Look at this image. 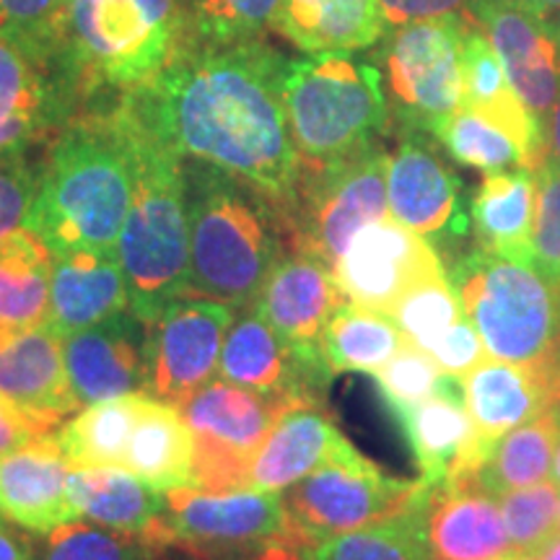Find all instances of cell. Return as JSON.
<instances>
[{"label": "cell", "instance_id": "cell-1", "mask_svg": "<svg viewBox=\"0 0 560 560\" xmlns=\"http://www.w3.org/2000/svg\"><path fill=\"white\" fill-rule=\"evenodd\" d=\"M285 55L265 39L182 47L149 89L128 94L182 159L221 166L289 213L301 177L283 96Z\"/></svg>", "mask_w": 560, "mask_h": 560}, {"label": "cell", "instance_id": "cell-2", "mask_svg": "<svg viewBox=\"0 0 560 560\" xmlns=\"http://www.w3.org/2000/svg\"><path fill=\"white\" fill-rule=\"evenodd\" d=\"M132 190V153L115 102L86 107L45 143L37 195L24 229L50 255H117Z\"/></svg>", "mask_w": 560, "mask_h": 560}, {"label": "cell", "instance_id": "cell-3", "mask_svg": "<svg viewBox=\"0 0 560 560\" xmlns=\"http://www.w3.org/2000/svg\"><path fill=\"white\" fill-rule=\"evenodd\" d=\"M187 0H68L50 73L79 112L149 89L185 47Z\"/></svg>", "mask_w": 560, "mask_h": 560}, {"label": "cell", "instance_id": "cell-4", "mask_svg": "<svg viewBox=\"0 0 560 560\" xmlns=\"http://www.w3.org/2000/svg\"><path fill=\"white\" fill-rule=\"evenodd\" d=\"M132 153L136 190L117 257L125 270L130 310L156 319L174 299L190 293V215L185 159L130 96L115 100Z\"/></svg>", "mask_w": 560, "mask_h": 560}, {"label": "cell", "instance_id": "cell-5", "mask_svg": "<svg viewBox=\"0 0 560 560\" xmlns=\"http://www.w3.org/2000/svg\"><path fill=\"white\" fill-rule=\"evenodd\" d=\"M190 293L244 310L289 249V219L260 187L221 166L185 159Z\"/></svg>", "mask_w": 560, "mask_h": 560}, {"label": "cell", "instance_id": "cell-6", "mask_svg": "<svg viewBox=\"0 0 560 560\" xmlns=\"http://www.w3.org/2000/svg\"><path fill=\"white\" fill-rule=\"evenodd\" d=\"M283 96L301 164H327L366 151L392 122L380 66L355 52L285 58Z\"/></svg>", "mask_w": 560, "mask_h": 560}, {"label": "cell", "instance_id": "cell-7", "mask_svg": "<svg viewBox=\"0 0 560 560\" xmlns=\"http://www.w3.org/2000/svg\"><path fill=\"white\" fill-rule=\"evenodd\" d=\"M450 278L488 359L532 366L558 353L560 285L535 265L475 247Z\"/></svg>", "mask_w": 560, "mask_h": 560}, {"label": "cell", "instance_id": "cell-8", "mask_svg": "<svg viewBox=\"0 0 560 560\" xmlns=\"http://www.w3.org/2000/svg\"><path fill=\"white\" fill-rule=\"evenodd\" d=\"M389 153L380 143L327 164H301L296 195L285 213L289 249L335 268L355 234L389 215Z\"/></svg>", "mask_w": 560, "mask_h": 560}, {"label": "cell", "instance_id": "cell-9", "mask_svg": "<svg viewBox=\"0 0 560 560\" xmlns=\"http://www.w3.org/2000/svg\"><path fill=\"white\" fill-rule=\"evenodd\" d=\"M467 16L420 19L392 26L376 45L392 120L400 130L431 132L462 109V39Z\"/></svg>", "mask_w": 560, "mask_h": 560}, {"label": "cell", "instance_id": "cell-10", "mask_svg": "<svg viewBox=\"0 0 560 560\" xmlns=\"http://www.w3.org/2000/svg\"><path fill=\"white\" fill-rule=\"evenodd\" d=\"M280 493L293 527L310 542H319L423 509L433 488L425 480L392 478L361 454L330 462Z\"/></svg>", "mask_w": 560, "mask_h": 560}, {"label": "cell", "instance_id": "cell-11", "mask_svg": "<svg viewBox=\"0 0 560 560\" xmlns=\"http://www.w3.org/2000/svg\"><path fill=\"white\" fill-rule=\"evenodd\" d=\"M301 405L285 397L210 382L182 405L179 412L192 429V486L202 493L249 490V465L272 425Z\"/></svg>", "mask_w": 560, "mask_h": 560}, {"label": "cell", "instance_id": "cell-12", "mask_svg": "<svg viewBox=\"0 0 560 560\" xmlns=\"http://www.w3.org/2000/svg\"><path fill=\"white\" fill-rule=\"evenodd\" d=\"M236 310L221 301L174 299L149 325V384L145 395L182 408L219 374L221 348Z\"/></svg>", "mask_w": 560, "mask_h": 560}, {"label": "cell", "instance_id": "cell-13", "mask_svg": "<svg viewBox=\"0 0 560 560\" xmlns=\"http://www.w3.org/2000/svg\"><path fill=\"white\" fill-rule=\"evenodd\" d=\"M289 529L291 520L283 493L276 490L202 493L195 488H177L166 493L159 542L164 550L182 548L206 560Z\"/></svg>", "mask_w": 560, "mask_h": 560}, {"label": "cell", "instance_id": "cell-14", "mask_svg": "<svg viewBox=\"0 0 560 560\" xmlns=\"http://www.w3.org/2000/svg\"><path fill=\"white\" fill-rule=\"evenodd\" d=\"M465 16L486 32L511 86L548 128L560 96V16L527 0H470Z\"/></svg>", "mask_w": 560, "mask_h": 560}, {"label": "cell", "instance_id": "cell-15", "mask_svg": "<svg viewBox=\"0 0 560 560\" xmlns=\"http://www.w3.org/2000/svg\"><path fill=\"white\" fill-rule=\"evenodd\" d=\"M219 376L236 387L285 397L296 405H322L335 374L319 348L291 346L255 306H244L223 340Z\"/></svg>", "mask_w": 560, "mask_h": 560}, {"label": "cell", "instance_id": "cell-16", "mask_svg": "<svg viewBox=\"0 0 560 560\" xmlns=\"http://www.w3.org/2000/svg\"><path fill=\"white\" fill-rule=\"evenodd\" d=\"M441 272L446 270L433 244L392 215L363 226L332 268L350 304L387 314L412 285Z\"/></svg>", "mask_w": 560, "mask_h": 560}, {"label": "cell", "instance_id": "cell-17", "mask_svg": "<svg viewBox=\"0 0 560 560\" xmlns=\"http://www.w3.org/2000/svg\"><path fill=\"white\" fill-rule=\"evenodd\" d=\"M389 215L425 236L465 234L470 215L462 208V182L423 130H400L387 164Z\"/></svg>", "mask_w": 560, "mask_h": 560}, {"label": "cell", "instance_id": "cell-18", "mask_svg": "<svg viewBox=\"0 0 560 560\" xmlns=\"http://www.w3.org/2000/svg\"><path fill=\"white\" fill-rule=\"evenodd\" d=\"M392 416L402 425L412 457L420 467V480L429 482L431 488L478 482L490 446L482 444L467 412L465 382L444 374L436 395L416 408Z\"/></svg>", "mask_w": 560, "mask_h": 560}, {"label": "cell", "instance_id": "cell-19", "mask_svg": "<svg viewBox=\"0 0 560 560\" xmlns=\"http://www.w3.org/2000/svg\"><path fill=\"white\" fill-rule=\"evenodd\" d=\"M73 395L83 405L145 392L149 384V325L128 310L89 330L62 338Z\"/></svg>", "mask_w": 560, "mask_h": 560}, {"label": "cell", "instance_id": "cell-20", "mask_svg": "<svg viewBox=\"0 0 560 560\" xmlns=\"http://www.w3.org/2000/svg\"><path fill=\"white\" fill-rule=\"evenodd\" d=\"M0 392L47 433L79 412L81 402L70 387L62 338L50 325L0 330Z\"/></svg>", "mask_w": 560, "mask_h": 560}, {"label": "cell", "instance_id": "cell-21", "mask_svg": "<svg viewBox=\"0 0 560 560\" xmlns=\"http://www.w3.org/2000/svg\"><path fill=\"white\" fill-rule=\"evenodd\" d=\"M465 405L480 441L493 450L503 433L560 405V350L540 363L486 359L465 380Z\"/></svg>", "mask_w": 560, "mask_h": 560}, {"label": "cell", "instance_id": "cell-22", "mask_svg": "<svg viewBox=\"0 0 560 560\" xmlns=\"http://www.w3.org/2000/svg\"><path fill=\"white\" fill-rule=\"evenodd\" d=\"M68 475L58 431L0 457V520L37 537L79 520L68 499Z\"/></svg>", "mask_w": 560, "mask_h": 560}, {"label": "cell", "instance_id": "cell-23", "mask_svg": "<svg viewBox=\"0 0 560 560\" xmlns=\"http://www.w3.org/2000/svg\"><path fill=\"white\" fill-rule=\"evenodd\" d=\"M346 296L332 268L304 252L285 249L265 280L255 310L280 338L296 348H319V335Z\"/></svg>", "mask_w": 560, "mask_h": 560}, {"label": "cell", "instance_id": "cell-24", "mask_svg": "<svg viewBox=\"0 0 560 560\" xmlns=\"http://www.w3.org/2000/svg\"><path fill=\"white\" fill-rule=\"evenodd\" d=\"M361 457L322 405H301L272 425L249 465V490H280L330 462Z\"/></svg>", "mask_w": 560, "mask_h": 560}, {"label": "cell", "instance_id": "cell-25", "mask_svg": "<svg viewBox=\"0 0 560 560\" xmlns=\"http://www.w3.org/2000/svg\"><path fill=\"white\" fill-rule=\"evenodd\" d=\"M128 310L130 293L120 257L104 252L52 255L47 325L60 338L102 325Z\"/></svg>", "mask_w": 560, "mask_h": 560}, {"label": "cell", "instance_id": "cell-26", "mask_svg": "<svg viewBox=\"0 0 560 560\" xmlns=\"http://www.w3.org/2000/svg\"><path fill=\"white\" fill-rule=\"evenodd\" d=\"M431 560H493L514 556L499 499L470 486L433 488L425 506Z\"/></svg>", "mask_w": 560, "mask_h": 560}, {"label": "cell", "instance_id": "cell-27", "mask_svg": "<svg viewBox=\"0 0 560 560\" xmlns=\"http://www.w3.org/2000/svg\"><path fill=\"white\" fill-rule=\"evenodd\" d=\"M68 499L79 520L125 535H140L161 548L159 535L166 516V493L138 475L117 467L70 470Z\"/></svg>", "mask_w": 560, "mask_h": 560}, {"label": "cell", "instance_id": "cell-28", "mask_svg": "<svg viewBox=\"0 0 560 560\" xmlns=\"http://www.w3.org/2000/svg\"><path fill=\"white\" fill-rule=\"evenodd\" d=\"M276 32L299 52H363L387 21L380 0H280Z\"/></svg>", "mask_w": 560, "mask_h": 560}, {"label": "cell", "instance_id": "cell-29", "mask_svg": "<svg viewBox=\"0 0 560 560\" xmlns=\"http://www.w3.org/2000/svg\"><path fill=\"white\" fill-rule=\"evenodd\" d=\"M537 206V174L532 170H506L482 174L470 202V223L478 247L535 265L532 226Z\"/></svg>", "mask_w": 560, "mask_h": 560}, {"label": "cell", "instance_id": "cell-30", "mask_svg": "<svg viewBox=\"0 0 560 560\" xmlns=\"http://www.w3.org/2000/svg\"><path fill=\"white\" fill-rule=\"evenodd\" d=\"M192 429L179 408L151 397L132 431L122 470L170 493L192 486Z\"/></svg>", "mask_w": 560, "mask_h": 560}, {"label": "cell", "instance_id": "cell-31", "mask_svg": "<svg viewBox=\"0 0 560 560\" xmlns=\"http://www.w3.org/2000/svg\"><path fill=\"white\" fill-rule=\"evenodd\" d=\"M149 400L151 395L145 392L112 397V400L86 405V410L75 412L68 423H62L58 441L70 470H94V467L122 470L132 431Z\"/></svg>", "mask_w": 560, "mask_h": 560}, {"label": "cell", "instance_id": "cell-32", "mask_svg": "<svg viewBox=\"0 0 560 560\" xmlns=\"http://www.w3.org/2000/svg\"><path fill=\"white\" fill-rule=\"evenodd\" d=\"M52 255L32 231L0 242V330L19 332L47 325Z\"/></svg>", "mask_w": 560, "mask_h": 560}, {"label": "cell", "instance_id": "cell-33", "mask_svg": "<svg viewBox=\"0 0 560 560\" xmlns=\"http://www.w3.org/2000/svg\"><path fill=\"white\" fill-rule=\"evenodd\" d=\"M405 342L408 340L387 312L346 301L322 330L319 353L332 374H342V371L374 374Z\"/></svg>", "mask_w": 560, "mask_h": 560}, {"label": "cell", "instance_id": "cell-34", "mask_svg": "<svg viewBox=\"0 0 560 560\" xmlns=\"http://www.w3.org/2000/svg\"><path fill=\"white\" fill-rule=\"evenodd\" d=\"M560 439V408L516 425L495 441L486 465L478 472V486L499 499L514 488H527L550 478L552 457Z\"/></svg>", "mask_w": 560, "mask_h": 560}, {"label": "cell", "instance_id": "cell-35", "mask_svg": "<svg viewBox=\"0 0 560 560\" xmlns=\"http://www.w3.org/2000/svg\"><path fill=\"white\" fill-rule=\"evenodd\" d=\"M75 112L79 107L52 73L0 37V122L13 117H45L62 128Z\"/></svg>", "mask_w": 560, "mask_h": 560}, {"label": "cell", "instance_id": "cell-36", "mask_svg": "<svg viewBox=\"0 0 560 560\" xmlns=\"http://www.w3.org/2000/svg\"><path fill=\"white\" fill-rule=\"evenodd\" d=\"M425 506L397 520L314 542L310 560H431L425 542Z\"/></svg>", "mask_w": 560, "mask_h": 560}, {"label": "cell", "instance_id": "cell-37", "mask_svg": "<svg viewBox=\"0 0 560 560\" xmlns=\"http://www.w3.org/2000/svg\"><path fill=\"white\" fill-rule=\"evenodd\" d=\"M280 0H187L185 47H231L276 32Z\"/></svg>", "mask_w": 560, "mask_h": 560}, {"label": "cell", "instance_id": "cell-38", "mask_svg": "<svg viewBox=\"0 0 560 560\" xmlns=\"http://www.w3.org/2000/svg\"><path fill=\"white\" fill-rule=\"evenodd\" d=\"M431 138H436L457 164L470 166V170L482 174L520 170V166L527 170L522 145L499 125L465 107L446 117L431 132Z\"/></svg>", "mask_w": 560, "mask_h": 560}, {"label": "cell", "instance_id": "cell-39", "mask_svg": "<svg viewBox=\"0 0 560 560\" xmlns=\"http://www.w3.org/2000/svg\"><path fill=\"white\" fill-rule=\"evenodd\" d=\"M389 317L400 327L405 340L429 353L465 317V312H462V301L454 291L452 278L441 272V276L420 280L408 293H402L400 301L389 310Z\"/></svg>", "mask_w": 560, "mask_h": 560}, {"label": "cell", "instance_id": "cell-40", "mask_svg": "<svg viewBox=\"0 0 560 560\" xmlns=\"http://www.w3.org/2000/svg\"><path fill=\"white\" fill-rule=\"evenodd\" d=\"M159 552L161 548L140 535L73 520L45 535L37 560H156Z\"/></svg>", "mask_w": 560, "mask_h": 560}, {"label": "cell", "instance_id": "cell-41", "mask_svg": "<svg viewBox=\"0 0 560 560\" xmlns=\"http://www.w3.org/2000/svg\"><path fill=\"white\" fill-rule=\"evenodd\" d=\"M66 9L68 0H0V37L50 73Z\"/></svg>", "mask_w": 560, "mask_h": 560}, {"label": "cell", "instance_id": "cell-42", "mask_svg": "<svg viewBox=\"0 0 560 560\" xmlns=\"http://www.w3.org/2000/svg\"><path fill=\"white\" fill-rule=\"evenodd\" d=\"M499 506L506 524L514 552L537 556L558 535V488L552 482L514 488L499 495Z\"/></svg>", "mask_w": 560, "mask_h": 560}, {"label": "cell", "instance_id": "cell-43", "mask_svg": "<svg viewBox=\"0 0 560 560\" xmlns=\"http://www.w3.org/2000/svg\"><path fill=\"white\" fill-rule=\"evenodd\" d=\"M374 380L389 410L400 412L436 395L444 374L425 350L405 342L382 369L374 371Z\"/></svg>", "mask_w": 560, "mask_h": 560}, {"label": "cell", "instance_id": "cell-44", "mask_svg": "<svg viewBox=\"0 0 560 560\" xmlns=\"http://www.w3.org/2000/svg\"><path fill=\"white\" fill-rule=\"evenodd\" d=\"M537 174V206L532 226L535 268L560 285V164L550 156L542 161Z\"/></svg>", "mask_w": 560, "mask_h": 560}, {"label": "cell", "instance_id": "cell-45", "mask_svg": "<svg viewBox=\"0 0 560 560\" xmlns=\"http://www.w3.org/2000/svg\"><path fill=\"white\" fill-rule=\"evenodd\" d=\"M34 151L0 161V242L24 229L30 219L42 159V153L34 156Z\"/></svg>", "mask_w": 560, "mask_h": 560}, {"label": "cell", "instance_id": "cell-46", "mask_svg": "<svg viewBox=\"0 0 560 560\" xmlns=\"http://www.w3.org/2000/svg\"><path fill=\"white\" fill-rule=\"evenodd\" d=\"M429 355L436 361L441 374L465 380L472 374L482 361L488 359V350L482 346V338L475 330V325L467 317H462L450 332L429 350Z\"/></svg>", "mask_w": 560, "mask_h": 560}, {"label": "cell", "instance_id": "cell-47", "mask_svg": "<svg viewBox=\"0 0 560 560\" xmlns=\"http://www.w3.org/2000/svg\"><path fill=\"white\" fill-rule=\"evenodd\" d=\"M314 542L306 540L301 532L293 527L283 535L268 537V540L244 545V548L219 552L206 560H310V548Z\"/></svg>", "mask_w": 560, "mask_h": 560}, {"label": "cell", "instance_id": "cell-48", "mask_svg": "<svg viewBox=\"0 0 560 560\" xmlns=\"http://www.w3.org/2000/svg\"><path fill=\"white\" fill-rule=\"evenodd\" d=\"M60 128L45 117H13L0 122V161L39 149Z\"/></svg>", "mask_w": 560, "mask_h": 560}, {"label": "cell", "instance_id": "cell-49", "mask_svg": "<svg viewBox=\"0 0 560 560\" xmlns=\"http://www.w3.org/2000/svg\"><path fill=\"white\" fill-rule=\"evenodd\" d=\"M470 0H380L387 30L392 26L410 24L420 19L452 16V13H465Z\"/></svg>", "mask_w": 560, "mask_h": 560}, {"label": "cell", "instance_id": "cell-50", "mask_svg": "<svg viewBox=\"0 0 560 560\" xmlns=\"http://www.w3.org/2000/svg\"><path fill=\"white\" fill-rule=\"evenodd\" d=\"M45 433L47 431H42L24 410H19L16 405L0 392V457L21 450V446H26L37 436H45Z\"/></svg>", "mask_w": 560, "mask_h": 560}, {"label": "cell", "instance_id": "cell-51", "mask_svg": "<svg viewBox=\"0 0 560 560\" xmlns=\"http://www.w3.org/2000/svg\"><path fill=\"white\" fill-rule=\"evenodd\" d=\"M37 556L39 545L34 542V535L0 520V560H37Z\"/></svg>", "mask_w": 560, "mask_h": 560}, {"label": "cell", "instance_id": "cell-52", "mask_svg": "<svg viewBox=\"0 0 560 560\" xmlns=\"http://www.w3.org/2000/svg\"><path fill=\"white\" fill-rule=\"evenodd\" d=\"M548 145H550V156L560 164V96L548 120Z\"/></svg>", "mask_w": 560, "mask_h": 560}, {"label": "cell", "instance_id": "cell-53", "mask_svg": "<svg viewBox=\"0 0 560 560\" xmlns=\"http://www.w3.org/2000/svg\"><path fill=\"white\" fill-rule=\"evenodd\" d=\"M537 556H540V560H560V532L540 552H537Z\"/></svg>", "mask_w": 560, "mask_h": 560}, {"label": "cell", "instance_id": "cell-54", "mask_svg": "<svg viewBox=\"0 0 560 560\" xmlns=\"http://www.w3.org/2000/svg\"><path fill=\"white\" fill-rule=\"evenodd\" d=\"M527 3L537 5L545 13H552V16H560V0H527Z\"/></svg>", "mask_w": 560, "mask_h": 560}, {"label": "cell", "instance_id": "cell-55", "mask_svg": "<svg viewBox=\"0 0 560 560\" xmlns=\"http://www.w3.org/2000/svg\"><path fill=\"white\" fill-rule=\"evenodd\" d=\"M550 482L560 490V439L556 446V457H552V467H550Z\"/></svg>", "mask_w": 560, "mask_h": 560}, {"label": "cell", "instance_id": "cell-56", "mask_svg": "<svg viewBox=\"0 0 560 560\" xmlns=\"http://www.w3.org/2000/svg\"><path fill=\"white\" fill-rule=\"evenodd\" d=\"M514 560H540V556H532V552H516Z\"/></svg>", "mask_w": 560, "mask_h": 560}, {"label": "cell", "instance_id": "cell-57", "mask_svg": "<svg viewBox=\"0 0 560 560\" xmlns=\"http://www.w3.org/2000/svg\"><path fill=\"white\" fill-rule=\"evenodd\" d=\"M516 556V552H514ZM514 556H503V558H493V560H514Z\"/></svg>", "mask_w": 560, "mask_h": 560}, {"label": "cell", "instance_id": "cell-58", "mask_svg": "<svg viewBox=\"0 0 560 560\" xmlns=\"http://www.w3.org/2000/svg\"><path fill=\"white\" fill-rule=\"evenodd\" d=\"M558 529H560V495H558Z\"/></svg>", "mask_w": 560, "mask_h": 560}, {"label": "cell", "instance_id": "cell-59", "mask_svg": "<svg viewBox=\"0 0 560 560\" xmlns=\"http://www.w3.org/2000/svg\"><path fill=\"white\" fill-rule=\"evenodd\" d=\"M558 408H560V405H558Z\"/></svg>", "mask_w": 560, "mask_h": 560}]
</instances>
